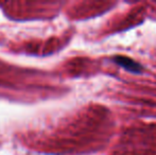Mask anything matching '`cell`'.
<instances>
[{
	"instance_id": "cell-1",
	"label": "cell",
	"mask_w": 156,
	"mask_h": 155,
	"mask_svg": "<svg viewBox=\"0 0 156 155\" xmlns=\"http://www.w3.org/2000/svg\"><path fill=\"white\" fill-rule=\"evenodd\" d=\"M113 62L131 73L139 75V73H141L144 71V67H142V65L140 63L136 62L135 60H132L131 58H127V56L117 55L113 58Z\"/></svg>"
}]
</instances>
